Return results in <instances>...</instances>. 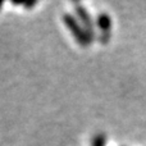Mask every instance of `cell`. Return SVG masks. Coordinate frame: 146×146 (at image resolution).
Wrapping results in <instances>:
<instances>
[{"instance_id": "cell-1", "label": "cell", "mask_w": 146, "mask_h": 146, "mask_svg": "<svg viewBox=\"0 0 146 146\" xmlns=\"http://www.w3.org/2000/svg\"><path fill=\"white\" fill-rule=\"evenodd\" d=\"M63 21L66 23V26L71 30V33L74 36V38L77 40V42L80 45H88L91 41V37L88 36V33L86 31H83V28L81 27V25L78 23V21L76 19L73 15L71 14H64L63 17Z\"/></svg>"}, {"instance_id": "cell-2", "label": "cell", "mask_w": 146, "mask_h": 146, "mask_svg": "<svg viewBox=\"0 0 146 146\" xmlns=\"http://www.w3.org/2000/svg\"><path fill=\"white\" fill-rule=\"evenodd\" d=\"M76 10H77L78 17L82 19V23L86 26V28L88 30V35H90V37L92 38V22H91L90 15L87 14V12H86L81 5H76Z\"/></svg>"}, {"instance_id": "cell-3", "label": "cell", "mask_w": 146, "mask_h": 146, "mask_svg": "<svg viewBox=\"0 0 146 146\" xmlns=\"http://www.w3.org/2000/svg\"><path fill=\"white\" fill-rule=\"evenodd\" d=\"M98 26L104 31V32H108L111 27V21L110 17L106 14H101L100 17L98 18Z\"/></svg>"}, {"instance_id": "cell-4", "label": "cell", "mask_w": 146, "mask_h": 146, "mask_svg": "<svg viewBox=\"0 0 146 146\" xmlns=\"http://www.w3.org/2000/svg\"><path fill=\"white\" fill-rule=\"evenodd\" d=\"M92 146H105V137L103 135L96 136L92 141Z\"/></svg>"}, {"instance_id": "cell-5", "label": "cell", "mask_w": 146, "mask_h": 146, "mask_svg": "<svg viewBox=\"0 0 146 146\" xmlns=\"http://www.w3.org/2000/svg\"><path fill=\"white\" fill-rule=\"evenodd\" d=\"M1 7H3V1H0V9H1Z\"/></svg>"}]
</instances>
